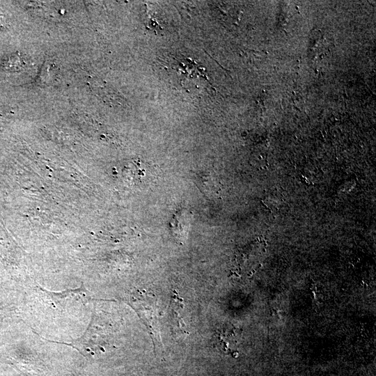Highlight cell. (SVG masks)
Returning <instances> with one entry per match:
<instances>
[{"instance_id":"cell-1","label":"cell","mask_w":376,"mask_h":376,"mask_svg":"<svg viewBox=\"0 0 376 376\" xmlns=\"http://www.w3.org/2000/svg\"><path fill=\"white\" fill-rule=\"evenodd\" d=\"M143 300L140 301L141 308H139L141 313L143 321L147 326L154 343L162 344L159 330L157 324V316L156 311V301L153 295L145 294L142 295Z\"/></svg>"}]
</instances>
